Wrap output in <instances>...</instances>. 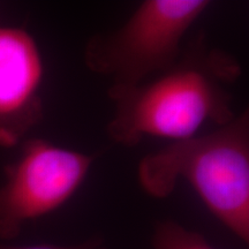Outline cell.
Here are the masks:
<instances>
[{
  "mask_svg": "<svg viewBox=\"0 0 249 249\" xmlns=\"http://www.w3.org/2000/svg\"><path fill=\"white\" fill-rule=\"evenodd\" d=\"M241 73L234 55L197 34L186 40L167 70L139 86L107 92L114 104L107 138L135 147L145 138L181 141L197 135L205 124L223 126L236 116L230 87Z\"/></svg>",
  "mask_w": 249,
  "mask_h": 249,
  "instance_id": "cell-1",
  "label": "cell"
},
{
  "mask_svg": "<svg viewBox=\"0 0 249 249\" xmlns=\"http://www.w3.org/2000/svg\"><path fill=\"white\" fill-rule=\"evenodd\" d=\"M142 189L165 198L185 180L227 229L249 242V112L205 134L171 142L138 166Z\"/></svg>",
  "mask_w": 249,
  "mask_h": 249,
  "instance_id": "cell-2",
  "label": "cell"
},
{
  "mask_svg": "<svg viewBox=\"0 0 249 249\" xmlns=\"http://www.w3.org/2000/svg\"><path fill=\"white\" fill-rule=\"evenodd\" d=\"M209 0H144L126 22L87 40V68L110 81L107 92L139 86L172 66Z\"/></svg>",
  "mask_w": 249,
  "mask_h": 249,
  "instance_id": "cell-3",
  "label": "cell"
},
{
  "mask_svg": "<svg viewBox=\"0 0 249 249\" xmlns=\"http://www.w3.org/2000/svg\"><path fill=\"white\" fill-rule=\"evenodd\" d=\"M154 249H216L200 233L187 230L173 220H164L152 233Z\"/></svg>",
  "mask_w": 249,
  "mask_h": 249,
  "instance_id": "cell-6",
  "label": "cell"
},
{
  "mask_svg": "<svg viewBox=\"0 0 249 249\" xmlns=\"http://www.w3.org/2000/svg\"><path fill=\"white\" fill-rule=\"evenodd\" d=\"M0 185V240H13L30 220L62 207L79 191L96 156L44 139L22 142Z\"/></svg>",
  "mask_w": 249,
  "mask_h": 249,
  "instance_id": "cell-4",
  "label": "cell"
},
{
  "mask_svg": "<svg viewBox=\"0 0 249 249\" xmlns=\"http://www.w3.org/2000/svg\"><path fill=\"white\" fill-rule=\"evenodd\" d=\"M0 249H108L104 246L102 240L97 238H92L90 240L83 242L80 245L74 246H59V245H50V244H38V245H29V246H9L4 245L0 242Z\"/></svg>",
  "mask_w": 249,
  "mask_h": 249,
  "instance_id": "cell-7",
  "label": "cell"
},
{
  "mask_svg": "<svg viewBox=\"0 0 249 249\" xmlns=\"http://www.w3.org/2000/svg\"><path fill=\"white\" fill-rule=\"evenodd\" d=\"M45 65L38 43L22 27L0 24V147L23 142L44 117Z\"/></svg>",
  "mask_w": 249,
  "mask_h": 249,
  "instance_id": "cell-5",
  "label": "cell"
}]
</instances>
